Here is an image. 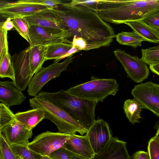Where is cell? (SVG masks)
Masks as SVG:
<instances>
[{
    "mask_svg": "<svg viewBox=\"0 0 159 159\" xmlns=\"http://www.w3.org/2000/svg\"><path fill=\"white\" fill-rule=\"evenodd\" d=\"M9 107L2 103H0V128L16 119L15 114Z\"/></svg>",
    "mask_w": 159,
    "mask_h": 159,
    "instance_id": "29",
    "label": "cell"
},
{
    "mask_svg": "<svg viewBox=\"0 0 159 159\" xmlns=\"http://www.w3.org/2000/svg\"><path fill=\"white\" fill-rule=\"evenodd\" d=\"M113 53L123 66L127 76L134 81L140 83L148 78L149 74V69L141 58L120 49H116L113 51Z\"/></svg>",
    "mask_w": 159,
    "mask_h": 159,
    "instance_id": "8",
    "label": "cell"
},
{
    "mask_svg": "<svg viewBox=\"0 0 159 159\" xmlns=\"http://www.w3.org/2000/svg\"><path fill=\"white\" fill-rule=\"evenodd\" d=\"M0 159H17L10 146L0 134Z\"/></svg>",
    "mask_w": 159,
    "mask_h": 159,
    "instance_id": "30",
    "label": "cell"
},
{
    "mask_svg": "<svg viewBox=\"0 0 159 159\" xmlns=\"http://www.w3.org/2000/svg\"><path fill=\"white\" fill-rule=\"evenodd\" d=\"M7 31L4 29L0 24V61H2L7 55L9 54L7 39Z\"/></svg>",
    "mask_w": 159,
    "mask_h": 159,
    "instance_id": "31",
    "label": "cell"
},
{
    "mask_svg": "<svg viewBox=\"0 0 159 159\" xmlns=\"http://www.w3.org/2000/svg\"><path fill=\"white\" fill-rule=\"evenodd\" d=\"M149 48L151 49H153V50H159V44L156 46H155V47H151V48Z\"/></svg>",
    "mask_w": 159,
    "mask_h": 159,
    "instance_id": "42",
    "label": "cell"
},
{
    "mask_svg": "<svg viewBox=\"0 0 159 159\" xmlns=\"http://www.w3.org/2000/svg\"><path fill=\"white\" fill-rule=\"evenodd\" d=\"M157 132L155 136L158 139L159 141V124H158L156 127Z\"/></svg>",
    "mask_w": 159,
    "mask_h": 159,
    "instance_id": "41",
    "label": "cell"
},
{
    "mask_svg": "<svg viewBox=\"0 0 159 159\" xmlns=\"http://www.w3.org/2000/svg\"><path fill=\"white\" fill-rule=\"evenodd\" d=\"M72 47V44L65 43H57L47 46L44 57L46 60L55 59L59 61Z\"/></svg>",
    "mask_w": 159,
    "mask_h": 159,
    "instance_id": "23",
    "label": "cell"
},
{
    "mask_svg": "<svg viewBox=\"0 0 159 159\" xmlns=\"http://www.w3.org/2000/svg\"><path fill=\"white\" fill-rule=\"evenodd\" d=\"M52 9L61 18L64 28L70 33L72 47L88 51L108 46L116 37L113 28L101 18L97 10L70 2Z\"/></svg>",
    "mask_w": 159,
    "mask_h": 159,
    "instance_id": "1",
    "label": "cell"
},
{
    "mask_svg": "<svg viewBox=\"0 0 159 159\" xmlns=\"http://www.w3.org/2000/svg\"><path fill=\"white\" fill-rule=\"evenodd\" d=\"M118 90L119 84L116 79L92 76L90 81L71 87L66 91L80 98L102 102L108 96L115 95Z\"/></svg>",
    "mask_w": 159,
    "mask_h": 159,
    "instance_id": "5",
    "label": "cell"
},
{
    "mask_svg": "<svg viewBox=\"0 0 159 159\" xmlns=\"http://www.w3.org/2000/svg\"><path fill=\"white\" fill-rule=\"evenodd\" d=\"M24 18L30 25L66 30L63 27L61 18L52 7L43 10Z\"/></svg>",
    "mask_w": 159,
    "mask_h": 159,
    "instance_id": "15",
    "label": "cell"
},
{
    "mask_svg": "<svg viewBox=\"0 0 159 159\" xmlns=\"http://www.w3.org/2000/svg\"><path fill=\"white\" fill-rule=\"evenodd\" d=\"M70 135L47 131L35 136L28 147L42 156L49 157L54 151L64 147V144Z\"/></svg>",
    "mask_w": 159,
    "mask_h": 159,
    "instance_id": "7",
    "label": "cell"
},
{
    "mask_svg": "<svg viewBox=\"0 0 159 159\" xmlns=\"http://www.w3.org/2000/svg\"><path fill=\"white\" fill-rule=\"evenodd\" d=\"M142 20L150 26L159 31V11L148 16Z\"/></svg>",
    "mask_w": 159,
    "mask_h": 159,
    "instance_id": "35",
    "label": "cell"
},
{
    "mask_svg": "<svg viewBox=\"0 0 159 159\" xmlns=\"http://www.w3.org/2000/svg\"><path fill=\"white\" fill-rule=\"evenodd\" d=\"M17 157V159H21L20 158L18 157Z\"/></svg>",
    "mask_w": 159,
    "mask_h": 159,
    "instance_id": "45",
    "label": "cell"
},
{
    "mask_svg": "<svg viewBox=\"0 0 159 159\" xmlns=\"http://www.w3.org/2000/svg\"><path fill=\"white\" fill-rule=\"evenodd\" d=\"M14 68L15 86L22 91L25 90L33 76L30 67L29 47L14 54L11 57Z\"/></svg>",
    "mask_w": 159,
    "mask_h": 159,
    "instance_id": "11",
    "label": "cell"
},
{
    "mask_svg": "<svg viewBox=\"0 0 159 159\" xmlns=\"http://www.w3.org/2000/svg\"><path fill=\"white\" fill-rule=\"evenodd\" d=\"M30 25V45L48 46L61 43L72 44L69 40L71 34L66 30Z\"/></svg>",
    "mask_w": 159,
    "mask_h": 159,
    "instance_id": "9",
    "label": "cell"
},
{
    "mask_svg": "<svg viewBox=\"0 0 159 159\" xmlns=\"http://www.w3.org/2000/svg\"><path fill=\"white\" fill-rule=\"evenodd\" d=\"M10 146L16 156L21 159H41L42 157L28 146L17 144Z\"/></svg>",
    "mask_w": 159,
    "mask_h": 159,
    "instance_id": "25",
    "label": "cell"
},
{
    "mask_svg": "<svg viewBox=\"0 0 159 159\" xmlns=\"http://www.w3.org/2000/svg\"><path fill=\"white\" fill-rule=\"evenodd\" d=\"M126 143L112 137L105 148L95 154L92 159H131L126 147Z\"/></svg>",
    "mask_w": 159,
    "mask_h": 159,
    "instance_id": "17",
    "label": "cell"
},
{
    "mask_svg": "<svg viewBox=\"0 0 159 159\" xmlns=\"http://www.w3.org/2000/svg\"><path fill=\"white\" fill-rule=\"evenodd\" d=\"M64 148L86 159H92L95 154L86 134H70L64 144Z\"/></svg>",
    "mask_w": 159,
    "mask_h": 159,
    "instance_id": "16",
    "label": "cell"
},
{
    "mask_svg": "<svg viewBox=\"0 0 159 159\" xmlns=\"http://www.w3.org/2000/svg\"><path fill=\"white\" fill-rule=\"evenodd\" d=\"M0 134L10 145L17 144L28 146L29 139L32 135V130L24 126L16 119L0 128Z\"/></svg>",
    "mask_w": 159,
    "mask_h": 159,
    "instance_id": "14",
    "label": "cell"
},
{
    "mask_svg": "<svg viewBox=\"0 0 159 159\" xmlns=\"http://www.w3.org/2000/svg\"><path fill=\"white\" fill-rule=\"evenodd\" d=\"M38 95L64 110L87 130L96 121L97 101L75 96L62 89L54 93L40 92Z\"/></svg>",
    "mask_w": 159,
    "mask_h": 159,
    "instance_id": "3",
    "label": "cell"
},
{
    "mask_svg": "<svg viewBox=\"0 0 159 159\" xmlns=\"http://www.w3.org/2000/svg\"><path fill=\"white\" fill-rule=\"evenodd\" d=\"M141 59L149 66L159 64V49L153 50L149 48L141 49Z\"/></svg>",
    "mask_w": 159,
    "mask_h": 159,
    "instance_id": "28",
    "label": "cell"
},
{
    "mask_svg": "<svg viewBox=\"0 0 159 159\" xmlns=\"http://www.w3.org/2000/svg\"><path fill=\"white\" fill-rule=\"evenodd\" d=\"M12 81H0V101L9 107L22 104L26 98Z\"/></svg>",
    "mask_w": 159,
    "mask_h": 159,
    "instance_id": "18",
    "label": "cell"
},
{
    "mask_svg": "<svg viewBox=\"0 0 159 159\" xmlns=\"http://www.w3.org/2000/svg\"><path fill=\"white\" fill-rule=\"evenodd\" d=\"M0 77L1 78H9L13 84L15 82V73L9 54L0 61Z\"/></svg>",
    "mask_w": 159,
    "mask_h": 159,
    "instance_id": "26",
    "label": "cell"
},
{
    "mask_svg": "<svg viewBox=\"0 0 159 159\" xmlns=\"http://www.w3.org/2000/svg\"><path fill=\"white\" fill-rule=\"evenodd\" d=\"M47 46L40 45L29 46L30 67L33 75L38 71L46 61L44 55Z\"/></svg>",
    "mask_w": 159,
    "mask_h": 159,
    "instance_id": "21",
    "label": "cell"
},
{
    "mask_svg": "<svg viewBox=\"0 0 159 159\" xmlns=\"http://www.w3.org/2000/svg\"><path fill=\"white\" fill-rule=\"evenodd\" d=\"M132 159H149V158L148 152L139 151L134 154Z\"/></svg>",
    "mask_w": 159,
    "mask_h": 159,
    "instance_id": "37",
    "label": "cell"
},
{
    "mask_svg": "<svg viewBox=\"0 0 159 159\" xmlns=\"http://www.w3.org/2000/svg\"><path fill=\"white\" fill-rule=\"evenodd\" d=\"M115 37L120 44L130 46L134 48L141 46L143 42L146 41V39L133 31L121 32L116 34Z\"/></svg>",
    "mask_w": 159,
    "mask_h": 159,
    "instance_id": "24",
    "label": "cell"
},
{
    "mask_svg": "<svg viewBox=\"0 0 159 159\" xmlns=\"http://www.w3.org/2000/svg\"><path fill=\"white\" fill-rule=\"evenodd\" d=\"M77 156V155L63 147L52 152L49 157L50 159H72Z\"/></svg>",
    "mask_w": 159,
    "mask_h": 159,
    "instance_id": "33",
    "label": "cell"
},
{
    "mask_svg": "<svg viewBox=\"0 0 159 159\" xmlns=\"http://www.w3.org/2000/svg\"><path fill=\"white\" fill-rule=\"evenodd\" d=\"M149 69L152 72L159 76V64L149 66Z\"/></svg>",
    "mask_w": 159,
    "mask_h": 159,
    "instance_id": "40",
    "label": "cell"
},
{
    "mask_svg": "<svg viewBox=\"0 0 159 159\" xmlns=\"http://www.w3.org/2000/svg\"><path fill=\"white\" fill-rule=\"evenodd\" d=\"M86 135L95 154L103 150L112 137L108 123L100 119L96 120Z\"/></svg>",
    "mask_w": 159,
    "mask_h": 159,
    "instance_id": "12",
    "label": "cell"
},
{
    "mask_svg": "<svg viewBox=\"0 0 159 159\" xmlns=\"http://www.w3.org/2000/svg\"><path fill=\"white\" fill-rule=\"evenodd\" d=\"M81 51L79 49L76 47H72L71 49L67 52L65 55L60 59V61L65 58H66L70 55H73L76 52H78Z\"/></svg>",
    "mask_w": 159,
    "mask_h": 159,
    "instance_id": "39",
    "label": "cell"
},
{
    "mask_svg": "<svg viewBox=\"0 0 159 159\" xmlns=\"http://www.w3.org/2000/svg\"><path fill=\"white\" fill-rule=\"evenodd\" d=\"M72 159H86V158H83L82 157H80L78 156H77L73 157Z\"/></svg>",
    "mask_w": 159,
    "mask_h": 159,
    "instance_id": "43",
    "label": "cell"
},
{
    "mask_svg": "<svg viewBox=\"0 0 159 159\" xmlns=\"http://www.w3.org/2000/svg\"><path fill=\"white\" fill-rule=\"evenodd\" d=\"M124 112L129 121L133 125L139 122L141 117L140 112L144 107L134 98L126 100L123 105Z\"/></svg>",
    "mask_w": 159,
    "mask_h": 159,
    "instance_id": "22",
    "label": "cell"
},
{
    "mask_svg": "<svg viewBox=\"0 0 159 159\" xmlns=\"http://www.w3.org/2000/svg\"><path fill=\"white\" fill-rule=\"evenodd\" d=\"M98 2V0H73L71 1L70 2L71 4H81L97 10Z\"/></svg>",
    "mask_w": 159,
    "mask_h": 159,
    "instance_id": "36",
    "label": "cell"
},
{
    "mask_svg": "<svg viewBox=\"0 0 159 159\" xmlns=\"http://www.w3.org/2000/svg\"><path fill=\"white\" fill-rule=\"evenodd\" d=\"M14 27L19 34L30 44V25L24 18H16L12 20Z\"/></svg>",
    "mask_w": 159,
    "mask_h": 159,
    "instance_id": "27",
    "label": "cell"
},
{
    "mask_svg": "<svg viewBox=\"0 0 159 159\" xmlns=\"http://www.w3.org/2000/svg\"><path fill=\"white\" fill-rule=\"evenodd\" d=\"M125 24L146 39V41L154 43L159 42V31L150 26L142 20L130 21Z\"/></svg>",
    "mask_w": 159,
    "mask_h": 159,
    "instance_id": "20",
    "label": "cell"
},
{
    "mask_svg": "<svg viewBox=\"0 0 159 159\" xmlns=\"http://www.w3.org/2000/svg\"><path fill=\"white\" fill-rule=\"evenodd\" d=\"M17 1L20 2L44 5L51 7L61 4L64 2L60 0H20Z\"/></svg>",
    "mask_w": 159,
    "mask_h": 159,
    "instance_id": "34",
    "label": "cell"
},
{
    "mask_svg": "<svg viewBox=\"0 0 159 159\" xmlns=\"http://www.w3.org/2000/svg\"><path fill=\"white\" fill-rule=\"evenodd\" d=\"M131 94L145 108L159 117V85L150 81L135 85Z\"/></svg>",
    "mask_w": 159,
    "mask_h": 159,
    "instance_id": "10",
    "label": "cell"
},
{
    "mask_svg": "<svg viewBox=\"0 0 159 159\" xmlns=\"http://www.w3.org/2000/svg\"><path fill=\"white\" fill-rule=\"evenodd\" d=\"M74 58L72 55L66 58L62 62L56 61L47 67H42L30 81L28 86V95L34 97L37 96L48 82L59 77L62 72L67 70L68 66Z\"/></svg>",
    "mask_w": 159,
    "mask_h": 159,
    "instance_id": "6",
    "label": "cell"
},
{
    "mask_svg": "<svg viewBox=\"0 0 159 159\" xmlns=\"http://www.w3.org/2000/svg\"><path fill=\"white\" fill-rule=\"evenodd\" d=\"M15 114L16 120L24 126L32 129L45 119V113L39 108H33L24 112H18Z\"/></svg>",
    "mask_w": 159,
    "mask_h": 159,
    "instance_id": "19",
    "label": "cell"
},
{
    "mask_svg": "<svg viewBox=\"0 0 159 159\" xmlns=\"http://www.w3.org/2000/svg\"><path fill=\"white\" fill-rule=\"evenodd\" d=\"M9 18H7L5 22H1L0 24L5 30L7 31L10 30L14 27L13 22Z\"/></svg>",
    "mask_w": 159,
    "mask_h": 159,
    "instance_id": "38",
    "label": "cell"
},
{
    "mask_svg": "<svg viewBox=\"0 0 159 159\" xmlns=\"http://www.w3.org/2000/svg\"><path fill=\"white\" fill-rule=\"evenodd\" d=\"M41 159H50L49 157L47 156H43Z\"/></svg>",
    "mask_w": 159,
    "mask_h": 159,
    "instance_id": "44",
    "label": "cell"
},
{
    "mask_svg": "<svg viewBox=\"0 0 159 159\" xmlns=\"http://www.w3.org/2000/svg\"><path fill=\"white\" fill-rule=\"evenodd\" d=\"M51 8L47 6L20 2H0V14L2 17L11 20L16 18L30 16L43 10Z\"/></svg>",
    "mask_w": 159,
    "mask_h": 159,
    "instance_id": "13",
    "label": "cell"
},
{
    "mask_svg": "<svg viewBox=\"0 0 159 159\" xmlns=\"http://www.w3.org/2000/svg\"><path fill=\"white\" fill-rule=\"evenodd\" d=\"M29 104L33 108L43 110L45 119L54 123L60 132L70 134L77 132L83 135L88 131L64 110L39 95L30 99Z\"/></svg>",
    "mask_w": 159,
    "mask_h": 159,
    "instance_id": "4",
    "label": "cell"
},
{
    "mask_svg": "<svg viewBox=\"0 0 159 159\" xmlns=\"http://www.w3.org/2000/svg\"><path fill=\"white\" fill-rule=\"evenodd\" d=\"M97 10L106 22L115 24L142 20L159 11V0H98Z\"/></svg>",
    "mask_w": 159,
    "mask_h": 159,
    "instance_id": "2",
    "label": "cell"
},
{
    "mask_svg": "<svg viewBox=\"0 0 159 159\" xmlns=\"http://www.w3.org/2000/svg\"><path fill=\"white\" fill-rule=\"evenodd\" d=\"M147 152L149 159H159V141L155 136L148 142Z\"/></svg>",
    "mask_w": 159,
    "mask_h": 159,
    "instance_id": "32",
    "label": "cell"
}]
</instances>
